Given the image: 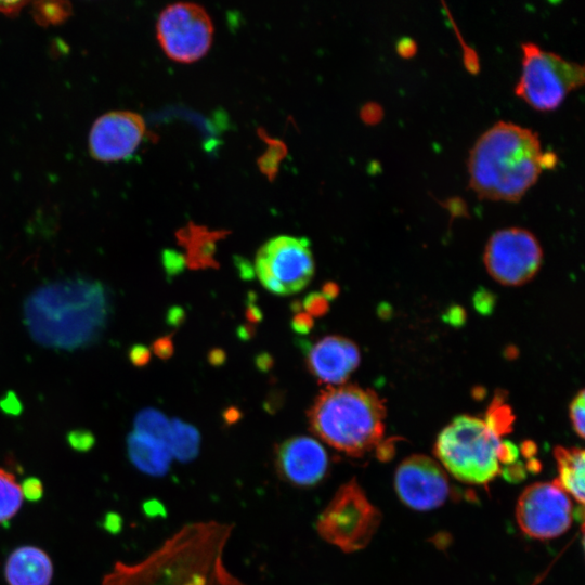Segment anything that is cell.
I'll return each mask as SVG.
<instances>
[{
  "label": "cell",
  "instance_id": "obj_1",
  "mask_svg": "<svg viewBox=\"0 0 585 585\" xmlns=\"http://www.w3.org/2000/svg\"><path fill=\"white\" fill-rule=\"evenodd\" d=\"M108 307V296L101 283L66 278L34 290L24 303V321L37 343L75 350L100 336L107 322Z\"/></svg>",
  "mask_w": 585,
  "mask_h": 585
},
{
  "label": "cell",
  "instance_id": "obj_2",
  "mask_svg": "<svg viewBox=\"0 0 585 585\" xmlns=\"http://www.w3.org/2000/svg\"><path fill=\"white\" fill-rule=\"evenodd\" d=\"M230 533L217 522L186 525L144 562L116 566L108 585H245L222 562Z\"/></svg>",
  "mask_w": 585,
  "mask_h": 585
},
{
  "label": "cell",
  "instance_id": "obj_3",
  "mask_svg": "<svg viewBox=\"0 0 585 585\" xmlns=\"http://www.w3.org/2000/svg\"><path fill=\"white\" fill-rule=\"evenodd\" d=\"M537 133L511 121L493 123L473 143L467 167L470 187L482 198L517 202L550 167Z\"/></svg>",
  "mask_w": 585,
  "mask_h": 585
},
{
  "label": "cell",
  "instance_id": "obj_4",
  "mask_svg": "<svg viewBox=\"0 0 585 585\" xmlns=\"http://www.w3.org/2000/svg\"><path fill=\"white\" fill-rule=\"evenodd\" d=\"M386 407L370 389L355 385L328 387L308 411L310 429L349 456H362L381 440Z\"/></svg>",
  "mask_w": 585,
  "mask_h": 585
},
{
  "label": "cell",
  "instance_id": "obj_5",
  "mask_svg": "<svg viewBox=\"0 0 585 585\" xmlns=\"http://www.w3.org/2000/svg\"><path fill=\"white\" fill-rule=\"evenodd\" d=\"M499 434L489 419L460 415L439 433L434 454L457 480L486 484L502 471L500 464L511 465L518 458L516 445L502 441Z\"/></svg>",
  "mask_w": 585,
  "mask_h": 585
},
{
  "label": "cell",
  "instance_id": "obj_6",
  "mask_svg": "<svg viewBox=\"0 0 585 585\" xmlns=\"http://www.w3.org/2000/svg\"><path fill=\"white\" fill-rule=\"evenodd\" d=\"M521 73L515 93L538 110L558 107L567 94L584 83L583 64L545 50L534 42L521 44Z\"/></svg>",
  "mask_w": 585,
  "mask_h": 585
},
{
  "label": "cell",
  "instance_id": "obj_7",
  "mask_svg": "<svg viewBox=\"0 0 585 585\" xmlns=\"http://www.w3.org/2000/svg\"><path fill=\"white\" fill-rule=\"evenodd\" d=\"M381 522V512L353 478L342 484L316 520V531L344 552L365 548Z\"/></svg>",
  "mask_w": 585,
  "mask_h": 585
},
{
  "label": "cell",
  "instance_id": "obj_8",
  "mask_svg": "<svg viewBox=\"0 0 585 585\" xmlns=\"http://www.w3.org/2000/svg\"><path fill=\"white\" fill-rule=\"evenodd\" d=\"M310 242L280 235L265 242L256 255V274L269 291L286 296L302 290L314 274Z\"/></svg>",
  "mask_w": 585,
  "mask_h": 585
},
{
  "label": "cell",
  "instance_id": "obj_9",
  "mask_svg": "<svg viewBox=\"0 0 585 585\" xmlns=\"http://www.w3.org/2000/svg\"><path fill=\"white\" fill-rule=\"evenodd\" d=\"M484 265L493 280L505 286H520L531 281L543 261L536 236L526 229L510 226L497 230L489 238Z\"/></svg>",
  "mask_w": 585,
  "mask_h": 585
},
{
  "label": "cell",
  "instance_id": "obj_10",
  "mask_svg": "<svg viewBox=\"0 0 585 585\" xmlns=\"http://www.w3.org/2000/svg\"><path fill=\"white\" fill-rule=\"evenodd\" d=\"M157 38L173 61L191 63L209 50L213 25L206 10L192 2H176L164 9L157 21Z\"/></svg>",
  "mask_w": 585,
  "mask_h": 585
},
{
  "label": "cell",
  "instance_id": "obj_11",
  "mask_svg": "<svg viewBox=\"0 0 585 585\" xmlns=\"http://www.w3.org/2000/svg\"><path fill=\"white\" fill-rule=\"evenodd\" d=\"M516 518L528 536L550 540L570 529L573 506L557 480L536 482L525 487L518 498Z\"/></svg>",
  "mask_w": 585,
  "mask_h": 585
},
{
  "label": "cell",
  "instance_id": "obj_12",
  "mask_svg": "<svg viewBox=\"0 0 585 585\" xmlns=\"http://www.w3.org/2000/svg\"><path fill=\"white\" fill-rule=\"evenodd\" d=\"M394 487L406 506L419 511L440 507L450 494L448 478L442 466L420 454L406 457L398 466Z\"/></svg>",
  "mask_w": 585,
  "mask_h": 585
},
{
  "label": "cell",
  "instance_id": "obj_13",
  "mask_svg": "<svg viewBox=\"0 0 585 585\" xmlns=\"http://www.w3.org/2000/svg\"><path fill=\"white\" fill-rule=\"evenodd\" d=\"M145 133L141 115L132 112H112L101 116L92 126L89 139L91 155L102 161L129 157Z\"/></svg>",
  "mask_w": 585,
  "mask_h": 585
},
{
  "label": "cell",
  "instance_id": "obj_14",
  "mask_svg": "<svg viewBox=\"0 0 585 585\" xmlns=\"http://www.w3.org/2000/svg\"><path fill=\"white\" fill-rule=\"evenodd\" d=\"M278 476L300 487L318 484L328 470V455L315 439L296 435L278 445L275 453Z\"/></svg>",
  "mask_w": 585,
  "mask_h": 585
},
{
  "label": "cell",
  "instance_id": "obj_15",
  "mask_svg": "<svg viewBox=\"0 0 585 585\" xmlns=\"http://www.w3.org/2000/svg\"><path fill=\"white\" fill-rule=\"evenodd\" d=\"M360 350L350 339L327 336L318 340L308 352L309 370L320 380L340 386L360 364Z\"/></svg>",
  "mask_w": 585,
  "mask_h": 585
},
{
  "label": "cell",
  "instance_id": "obj_16",
  "mask_svg": "<svg viewBox=\"0 0 585 585\" xmlns=\"http://www.w3.org/2000/svg\"><path fill=\"white\" fill-rule=\"evenodd\" d=\"M4 574L9 585H49L53 575L50 557L35 546H22L9 556Z\"/></svg>",
  "mask_w": 585,
  "mask_h": 585
},
{
  "label": "cell",
  "instance_id": "obj_17",
  "mask_svg": "<svg viewBox=\"0 0 585 585\" xmlns=\"http://www.w3.org/2000/svg\"><path fill=\"white\" fill-rule=\"evenodd\" d=\"M128 454L135 467L154 476L164 474L171 459L165 443L138 431L128 437Z\"/></svg>",
  "mask_w": 585,
  "mask_h": 585
},
{
  "label": "cell",
  "instance_id": "obj_18",
  "mask_svg": "<svg viewBox=\"0 0 585 585\" xmlns=\"http://www.w3.org/2000/svg\"><path fill=\"white\" fill-rule=\"evenodd\" d=\"M558 468L557 481L580 504L584 503V451L580 447L556 446L554 450Z\"/></svg>",
  "mask_w": 585,
  "mask_h": 585
},
{
  "label": "cell",
  "instance_id": "obj_19",
  "mask_svg": "<svg viewBox=\"0 0 585 585\" xmlns=\"http://www.w3.org/2000/svg\"><path fill=\"white\" fill-rule=\"evenodd\" d=\"M199 446L197 430L178 419L170 422L168 447L171 455L180 460H190L195 457Z\"/></svg>",
  "mask_w": 585,
  "mask_h": 585
},
{
  "label": "cell",
  "instance_id": "obj_20",
  "mask_svg": "<svg viewBox=\"0 0 585 585\" xmlns=\"http://www.w3.org/2000/svg\"><path fill=\"white\" fill-rule=\"evenodd\" d=\"M23 497L22 486L14 474L0 468V524L9 521L20 510Z\"/></svg>",
  "mask_w": 585,
  "mask_h": 585
},
{
  "label": "cell",
  "instance_id": "obj_21",
  "mask_svg": "<svg viewBox=\"0 0 585 585\" xmlns=\"http://www.w3.org/2000/svg\"><path fill=\"white\" fill-rule=\"evenodd\" d=\"M134 431L147 434L168 446L170 421L157 410L145 408L134 419Z\"/></svg>",
  "mask_w": 585,
  "mask_h": 585
},
{
  "label": "cell",
  "instance_id": "obj_22",
  "mask_svg": "<svg viewBox=\"0 0 585 585\" xmlns=\"http://www.w3.org/2000/svg\"><path fill=\"white\" fill-rule=\"evenodd\" d=\"M36 17L40 22L58 23L69 13L65 2H39L36 3Z\"/></svg>",
  "mask_w": 585,
  "mask_h": 585
},
{
  "label": "cell",
  "instance_id": "obj_23",
  "mask_svg": "<svg viewBox=\"0 0 585 585\" xmlns=\"http://www.w3.org/2000/svg\"><path fill=\"white\" fill-rule=\"evenodd\" d=\"M570 419L574 431L580 438H584L585 432V396L581 390L570 404Z\"/></svg>",
  "mask_w": 585,
  "mask_h": 585
},
{
  "label": "cell",
  "instance_id": "obj_24",
  "mask_svg": "<svg viewBox=\"0 0 585 585\" xmlns=\"http://www.w3.org/2000/svg\"><path fill=\"white\" fill-rule=\"evenodd\" d=\"M283 150H285V147L281 142L273 140L270 141V148L263 155V157L259 159V166L264 173L273 174L277 171L278 161L282 159Z\"/></svg>",
  "mask_w": 585,
  "mask_h": 585
},
{
  "label": "cell",
  "instance_id": "obj_25",
  "mask_svg": "<svg viewBox=\"0 0 585 585\" xmlns=\"http://www.w3.org/2000/svg\"><path fill=\"white\" fill-rule=\"evenodd\" d=\"M302 307L310 316H322L328 310V300L320 292H311L304 298Z\"/></svg>",
  "mask_w": 585,
  "mask_h": 585
},
{
  "label": "cell",
  "instance_id": "obj_26",
  "mask_svg": "<svg viewBox=\"0 0 585 585\" xmlns=\"http://www.w3.org/2000/svg\"><path fill=\"white\" fill-rule=\"evenodd\" d=\"M291 326L299 334H308L313 326L312 316L306 312H298L291 321Z\"/></svg>",
  "mask_w": 585,
  "mask_h": 585
},
{
  "label": "cell",
  "instance_id": "obj_27",
  "mask_svg": "<svg viewBox=\"0 0 585 585\" xmlns=\"http://www.w3.org/2000/svg\"><path fill=\"white\" fill-rule=\"evenodd\" d=\"M23 494L29 499H38L42 494V486L38 479L29 478L22 485Z\"/></svg>",
  "mask_w": 585,
  "mask_h": 585
},
{
  "label": "cell",
  "instance_id": "obj_28",
  "mask_svg": "<svg viewBox=\"0 0 585 585\" xmlns=\"http://www.w3.org/2000/svg\"><path fill=\"white\" fill-rule=\"evenodd\" d=\"M155 353L162 358L168 359L173 352V344L170 337H162L154 343Z\"/></svg>",
  "mask_w": 585,
  "mask_h": 585
},
{
  "label": "cell",
  "instance_id": "obj_29",
  "mask_svg": "<svg viewBox=\"0 0 585 585\" xmlns=\"http://www.w3.org/2000/svg\"><path fill=\"white\" fill-rule=\"evenodd\" d=\"M165 264L170 274L178 273L183 269L185 260L180 255L169 252L168 258L165 259Z\"/></svg>",
  "mask_w": 585,
  "mask_h": 585
},
{
  "label": "cell",
  "instance_id": "obj_30",
  "mask_svg": "<svg viewBox=\"0 0 585 585\" xmlns=\"http://www.w3.org/2000/svg\"><path fill=\"white\" fill-rule=\"evenodd\" d=\"M131 360L135 365H144L150 360V351L144 347H134L130 353Z\"/></svg>",
  "mask_w": 585,
  "mask_h": 585
},
{
  "label": "cell",
  "instance_id": "obj_31",
  "mask_svg": "<svg viewBox=\"0 0 585 585\" xmlns=\"http://www.w3.org/2000/svg\"><path fill=\"white\" fill-rule=\"evenodd\" d=\"M26 2H22V1H5V2H1L0 1V12L4 13V14H15L17 13L22 8L23 5H25Z\"/></svg>",
  "mask_w": 585,
  "mask_h": 585
},
{
  "label": "cell",
  "instance_id": "obj_32",
  "mask_svg": "<svg viewBox=\"0 0 585 585\" xmlns=\"http://www.w3.org/2000/svg\"><path fill=\"white\" fill-rule=\"evenodd\" d=\"M225 359V354L222 350L220 349H216V350H212L209 354V361L211 364L213 365H220L223 363Z\"/></svg>",
  "mask_w": 585,
  "mask_h": 585
},
{
  "label": "cell",
  "instance_id": "obj_33",
  "mask_svg": "<svg viewBox=\"0 0 585 585\" xmlns=\"http://www.w3.org/2000/svg\"><path fill=\"white\" fill-rule=\"evenodd\" d=\"M338 294V287L334 283H326L323 287L322 295L328 300L333 299Z\"/></svg>",
  "mask_w": 585,
  "mask_h": 585
}]
</instances>
